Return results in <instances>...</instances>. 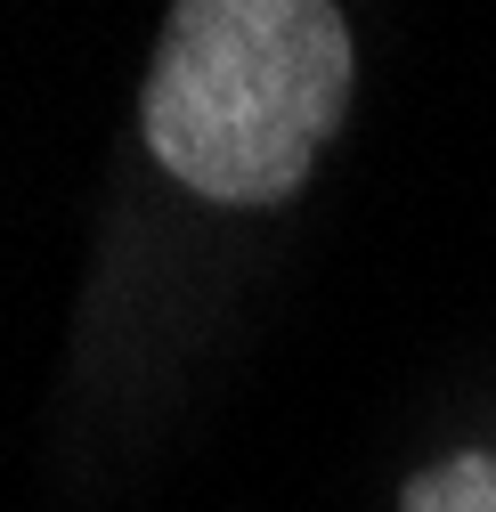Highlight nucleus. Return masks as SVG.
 I'll return each mask as SVG.
<instances>
[{
    "label": "nucleus",
    "mask_w": 496,
    "mask_h": 512,
    "mask_svg": "<svg viewBox=\"0 0 496 512\" xmlns=\"http://www.w3.org/2000/svg\"><path fill=\"white\" fill-rule=\"evenodd\" d=\"M399 512H496V456H448L415 472Z\"/></svg>",
    "instance_id": "nucleus-2"
},
{
    "label": "nucleus",
    "mask_w": 496,
    "mask_h": 512,
    "mask_svg": "<svg viewBox=\"0 0 496 512\" xmlns=\"http://www.w3.org/2000/svg\"><path fill=\"white\" fill-rule=\"evenodd\" d=\"M350 106V25L326 0H179L147 66V147L212 204H277Z\"/></svg>",
    "instance_id": "nucleus-1"
}]
</instances>
